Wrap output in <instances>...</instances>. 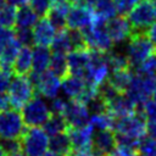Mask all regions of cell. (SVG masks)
I'll list each match as a JSON object with an SVG mask.
<instances>
[{"mask_svg":"<svg viewBox=\"0 0 156 156\" xmlns=\"http://www.w3.org/2000/svg\"><path fill=\"white\" fill-rule=\"evenodd\" d=\"M15 37L21 44V46H32L33 45V34L32 28H16Z\"/></svg>","mask_w":156,"mask_h":156,"instance_id":"ab89813d","label":"cell"},{"mask_svg":"<svg viewBox=\"0 0 156 156\" xmlns=\"http://www.w3.org/2000/svg\"><path fill=\"white\" fill-rule=\"evenodd\" d=\"M51 51L52 52H62V54H68L72 49V44H71V39H69V34H68V29L65 28V29H61L58 30L51 44Z\"/></svg>","mask_w":156,"mask_h":156,"instance_id":"f1b7e54d","label":"cell"},{"mask_svg":"<svg viewBox=\"0 0 156 156\" xmlns=\"http://www.w3.org/2000/svg\"><path fill=\"white\" fill-rule=\"evenodd\" d=\"M85 105H87V107H88L90 115L100 113V112L107 111V104L105 102V100H104L99 94H96L94 98H91Z\"/></svg>","mask_w":156,"mask_h":156,"instance_id":"74e56055","label":"cell"},{"mask_svg":"<svg viewBox=\"0 0 156 156\" xmlns=\"http://www.w3.org/2000/svg\"><path fill=\"white\" fill-rule=\"evenodd\" d=\"M133 78V73L130 68L122 69H112L111 74L107 77V82L119 93H124Z\"/></svg>","mask_w":156,"mask_h":156,"instance_id":"d4e9b609","label":"cell"},{"mask_svg":"<svg viewBox=\"0 0 156 156\" xmlns=\"http://www.w3.org/2000/svg\"><path fill=\"white\" fill-rule=\"evenodd\" d=\"M49 68L60 78H63L68 74V66H67V54L62 52H52L50 57Z\"/></svg>","mask_w":156,"mask_h":156,"instance_id":"f546056e","label":"cell"},{"mask_svg":"<svg viewBox=\"0 0 156 156\" xmlns=\"http://www.w3.org/2000/svg\"><path fill=\"white\" fill-rule=\"evenodd\" d=\"M4 4H5V0H0V7H1Z\"/></svg>","mask_w":156,"mask_h":156,"instance_id":"91938a15","label":"cell"},{"mask_svg":"<svg viewBox=\"0 0 156 156\" xmlns=\"http://www.w3.org/2000/svg\"><path fill=\"white\" fill-rule=\"evenodd\" d=\"M146 34H147L149 39L151 40L152 45H154V46H155V49H156V22H154V23L150 26V28L147 29Z\"/></svg>","mask_w":156,"mask_h":156,"instance_id":"c3c4849f","label":"cell"},{"mask_svg":"<svg viewBox=\"0 0 156 156\" xmlns=\"http://www.w3.org/2000/svg\"><path fill=\"white\" fill-rule=\"evenodd\" d=\"M34 88L35 93H38L39 95L46 99H52L61 91V78L54 72L46 69L39 74Z\"/></svg>","mask_w":156,"mask_h":156,"instance_id":"5bb4252c","label":"cell"},{"mask_svg":"<svg viewBox=\"0 0 156 156\" xmlns=\"http://www.w3.org/2000/svg\"><path fill=\"white\" fill-rule=\"evenodd\" d=\"M26 124L17 108L0 111V139H20Z\"/></svg>","mask_w":156,"mask_h":156,"instance_id":"9c48e42d","label":"cell"},{"mask_svg":"<svg viewBox=\"0 0 156 156\" xmlns=\"http://www.w3.org/2000/svg\"><path fill=\"white\" fill-rule=\"evenodd\" d=\"M105 24L93 23L91 27L82 30L87 48L93 50H99L102 52H107L112 49L113 41L111 40Z\"/></svg>","mask_w":156,"mask_h":156,"instance_id":"8fae6325","label":"cell"},{"mask_svg":"<svg viewBox=\"0 0 156 156\" xmlns=\"http://www.w3.org/2000/svg\"><path fill=\"white\" fill-rule=\"evenodd\" d=\"M32 34H33V45L50 46L56 34V29L51 24V22L48 20V17L43 16V17H39L35 24L33 26Z\"/></svg>","mask_w":156,"mask_h":156,"instance_id":"ac0fdd59","label":"cell"},{"mask_svg":"<svg viewBox=\"0 0 156 156\" xmlns=\"http://www.w3.org/2000/svg\"><path fill=\"white\" fill-rule=\"evenodd\" d=\"M88 151H78V150H71L66 156H87Z\"/></svg>","mask_w":156,"mask_h":156,"instance_id":"f907efd6","label":"cell"},{"mask_svg":"<svg viewBox=\"0 0 156 156\" xmlns=\"http://www.w3.org/2000/svg\"><path fill=\"white\" fill-rule=\"evenodd\" d=\"M41 156H63V155H61V154H57V152H54V151H50V150H48L45 154H43Z\"/></svg>","mask_w":156,"mask_h":156,"instance_id":"f5cc1de1","label":"cell"},{"mask_svg":"<svg viewBox=\"0 0 156 156\" xmlns=\"http://www.w3.org/2000/svg\"><path fill=\"white\" fill-rule=\"evenodd\" d=\"M38 18L39 16L32 10V7L28 4H26L16 10L15 26L16 28H32L38 21Z\"/></svg>","mask_w":156,"mask_h":156,"instance_id":"484cf974","label":"cell"},{"mask_svg":"<svg viewBox=\"0 0 156 156\" xmlns=\"http://www.w3.org/2000/svg\"><path fill=\"white\" fill-rule=\"evenodd\" d=\"M12 71L16 74H28L32 71V48L21 46L12 63Z\"/></svg>","mask_w":156,"mask_h":156,"instance_id":"603a6c76","label":"cell"},{"mask_svg":"<svg viewBox=\"0 0 156 156\" xmlns=\"http://www.w3.org/2000/svg\"><path fill=\"white\" fill-rule=\"evenodd\" d=\"M28 2H29V6L32 7V10L39 17H43V16H46V13L49 12L52 0H29Z\"/></svg>","mask_w":156,"mask_h":156,"instance_id":"f35d334b","label":"cell"},{"mask_svg":"<svg viewBox=\"0 0 156 156\" xmlns=\"http://www.w3.org/2000/svg\"><path fill=\"white\" fill-rule=\"evenodd\" d=\"M110 73V65L106 52L90 49V60L84 74L87 83L98 88L99 84L105 82Z\"/></svg>","mask_w":156,"mask_h":156,"instance_id":"52a82bcc","label":"cell"},{"mask_svg":"<svg viewBox=\"0 0 156 156\" xmlns=\"http://www.w3.org/2000/svg\"><path fill=\"white\" fill-rule=\"evenodd\" d=\"M94 10V22L106 23L110 18L116 16L117 11L113 4V0H96L93 5Z\"/></svg>","mask_w":156,"mask_h":156,"instance_id":"cb8c5ba5","label":"cell"},{"mask_svg":"<svg viewBox=\"0 0 156 156\" xmlns=\"http://www.w3.org/2000/svg\"><path fill=\"white\" fill-rule=\"evenodd\" d=\"M0 156H5V154H4V151H2L1 147H0Z\"/></svg>","mask_w":156,"mask_h":156,"instance_id":"6f0895ef","label":"cell"},{"mask_svg":"<svg viewBox=\"0 0 156 156\" xmlns=\"http://www.w3.org/2000/svg\"><path fill=\"white\" fill-rule=\"evenodd\" d=\"M107 61L110 65V69H122V68H129L128 57L126 55V51L121 50H110L106 52Z\"/></svg>","mask_w":156,"mask_h":156,"instance_id":"1f68e13d","label":"cell"},{"mask_svg":"<svg viewBox=\"0 0 156 156\" xmlns=\"http://www.w3.org/2000/svg\"><path fill=\"white\" fill-rule=\"evenodd\" d=\"M67 1H68V2H69V4H72V5H73V4H76V2H77V0H67Z\"/></svg>","mask_w":156,"mask_h":156,"instance_id":"9f6ffc18","label":"cell"},{"mask_svg":"<svg viewBox=\"0 0 156 156\" xmlns=\"http://www.w3.org/2000/svg\"><path fill=\"white\" fill-rule=\"evenodd\" d=\"M105 27L111 40L116 44H121L128 40V38L132 34V27L129 24V21L123 15L113 16L106 22Z\"/></svg>","mask_w":156,"mask_h":156,"instance_id":"9a60e30c","label":"cell"},{"mask_svg":"<svg viewBox=\"0 0 156 156\" xmlns=\"http://www.w3.org/2000/svg\"><path fill=\"white\" fill-rule=\"evenodd\" d=\"M128 21L132 27V33H146L156 21L152 0H139L128 12Z\"/></svg>","mask_w":156,"mask_h":156,"instance_id":"277c9868","label":"cell"},{"mask_svg":"<svg viewBox=\"0 0 156 156\" xmlns=\"http://www.w3.org/2000/svg\"><path fill=\"white\" fill-rule=\"evenodd\" d=\"M113 132L140 140L146 135V119L140 112L135 111L124 117L116 118Z\"/></svg>","mask_w":156,"mask_h":156,"instance_id":"ba28073f","label":"cell"},{"mask_svg":"<svg viewBox=\"0 0 156 156\" xmlns=\"http://www.w3.org/2000/svg\"><path fill=\"white\" fill-rule=\"evenodd\" d=\"M139 2V0H113L115 7L117 13L119 15H128V12Z\"/></svg>","mask_w":156,"mask_h":156,"instance_id":"60d3db41","label":"cell"},{"mask_svg":"<svg viewBox=\"0 0 156 156\" xmlns=\"http://www.w3.org/2000/svg\"><path fill=\"white\" fill-rule=\"evenodd\" d=\"M49 150L61 154L66 156L72 150V145L68 138L67 132H62L58 134H55L52 136H49Z\"/></svg>","mask_w":156,"mask_h":156,"instance_id":"4316f807","label":"cell"},{"mask_svg":"<svg viewBox=\"0 0 156 156\" xmlns=\"http://www.w3.org/2000/svg\"><path fill=\"white\" fill-rule=\"evenodd\" d=\"M136 73L156 78V49L135 68Z\"/></svg>","mask_w":156,"mask_h":156,"instance_id":"836d02e7","label":"cell"},{"mask_svg":"<svg viewBox=\"0 0 156 156\" xmlns=\"http://www.w3.org/2000/svg\"><path fill=\"white\" fill-rule=\"evenodd\" d=\"M68 34H69V39H71V44H72V49L87 48V46H85V41H84V37H83L82 30H79V29H69V28H68Z\"/></svg>","mask_w":156,"mask_h":156,"instance_id":"b9f144b4","label":"cell"},{"mask_svg":"<svg viewBox=\"0 0 156 156\" xmlns=\"http://www.w3.org/2000/svg\"><path fill=\"white\" fill-rule=\"evenodd\" d=\"M90 60V49L80 48L73 49L67 54V66L68 74H74L84 78L85 71L88 68Z\"/></svg>","mask_w":156,"mask_h":156,"instance_id":"2e32d148","label":"cell"},{"mask_svg":"<svg viewBox=\"0 0 156 156\" xmlns=\"http://www.w3.org/2000/svg\"><path fill=\"white\" fill-rule=\"evenodd\" d=\"M107 111L115 118H121L135 112V105L129 100V98L124 93H122L118 94L110 102H107Z\"/></svg>","mask_w":156,"mask_h":156,"instance_id":"44dd1931","label":"cell"},{"mask_svg":"<svg viewBox=\"0 0 156 156\" xmlns=\"http://www.w3.org/2000/svg\"><path fill=\"white\" fill-rule=\"evenodd\" d=\"M24 156H41L49 150V135L40 127H28L20 138Z\"/></svg>","mask_w":156,"mask_h":156,"instance_id":"6da1fadb","label":"cell"},{"mask_svg":"<svg viewBox=\"0 0 156 156\" xmlns=\"http://www.w3.org/2000/svg\"><path fill=\"white\" fill-rule=\"evenodd\" d=\"M146 135L156 140V117L146 119Z\"/></svg>","mask_w":156,"mask_h":156,"instance_id":"bcb514c9","label":"cell"},{"mask_svg":"<svg viewBox=\"0 0 156 156\" xmlns=\"http://www.w3.org/2000/svg\"><path fill=\"white\" fill-rule=\"evenodd\" d=\"M21 108V115L27 127H41L51 115L48 102L38 93H35Z\"/></svg>","mask_w":156,"mask_h":156,"instance_id":"3957f363","label":"cell"},{"mask_svg":"<svg viewBox=\"0 0 156 156\" xmlns=\"http://www.w3.org/2000/svg\"><path fill=\"white\" fill-rule=\"evenodd\" d=\"M94 23V12L91 7L82 5L79 2L73 4L66 17V27L69 29L84 30L91 27Z\"/></svg>","mask_w":156,"mask_h":156,"instance_id":"4fadbf2b","label":"cell"},{"mask_svg":"<svg viewBox=\"0 0 156 156\" xmlns=\"http://www.w3.org/2000/svg\"><path fill=\"white\" fill-rule=\"evenodd\" d=\"M87 87V82L83 77L67 74L61 80V91L66 99H79Z\"/></svg>","mask_w":156,"mask_h":156,"instance_id":"ffe728a7","label":"cell"},{"mask_svg":"<svg viewBox=\"0 0 156 156\" xmlns=\"http://www.w3.org/2000/svg\"><path fill=\"white\" fill-rule=\"evenodd\" d=\"M136 151L144 156H156V140L145 135L140 139Z\"/></svg>","mask_w":156,"mask_h":156,"instance_id":"e575fe53","label":"cell"},{"mask_svg":"<svg viewBox=\"0 0 156 156\" xmlns=\"http://www.w3.org/2000/svg\"><path fill=\"white\" fill-rule=\"evenodd\" d=\"M155 89H156L155 77L136 73L135 76H133L124 94L129 98V100L135 105V108H136V106L143 104L145 100H147L152 95Z\"/></svg>","mask_w":156,"mask_h":156,"instance_id":"8992f818","label":"cell"},{"mask_svg":"<svg viewBox=\"0 0 156 156\" xmlns=\"http://www.w3.org/2000/svg\"><path fill=\"white\" fill-rule=\"evenodd\" d=\"M138 156H139V155H138ZM140 156H144V155H140Z\"/></svg>","mask_w":156,"mask_h":156,"instance_id":"94428289","label":"cell"},{"mask_svg":"<svg viewBox=\"0 0 156 156\" xmlns=\"http://www.w3.org/2000/svg\"><path fill=\"white\" fill-rule=\"evenodd\" d=\"M67 128H68L67 123H66L65 118L62 117V115H60V113H51L50 117L43 124V129L49 136L66 132Z\"/></svg>","mask_w":156,"mask_h":156,"instance_id":"83f0119b","label":"cell"},{"mask_svg":"<svg viewBox=\"0 0 156 156\" xmlns=\"http://www.w3.org/2000/svg\"><path fill=\"white\" fill-rule=\"evenodd\" d=\"M21 48L12 28L0 27V66L12 69L13 60Z\"/></svg>","mask_w":156,"mask_h":156,"instance_id":"30bf717a","label":"cell"},{"mask_svg":"<svg viewBox=\"0 0 156 156\" xmlns=\"http://www.w3.org/2000/svg\"><path fill=\"white\" fill-rule=\"evenodd\" d=\"M117 146L116 135L112 129H96L91 135V149L108 156Z\"/></svg>","mask_w":156,"mask_h":156,"instance_id":"d6986e66","label":"cell"},{"mask_svg":"<svg viewBox=\"0 0 156 156\" xmlns=\"http://www.w3.org/2000/svg\"><path fill=\"white\" fill-rule=\"evenodd\" d=\"M68 99L66 98H62V96H55L52 99H50V104L49 105V108H50V112L51 113H62L65 106H66V102H67Z\"/></svg>","mask_w":156,"mask_h":156,"instance_id":"ee69618b","label":"cell"},{"mask_svg":"<svg viewBox=\"0 0 156 156\" xmlns=\"http://www.w3.org/2000/svg\"><path fill=\"white\" fill-rule=\"evenodd\" d=\"M13 156H24L22 152H18V154H16V155H13Z\"/></svg>","mask_w":156,"mask_h":156,"instance_id":"680465c9","label":"cell"},{"mask_svg":"<svg viewBox=\"0 0 156 156\" xmlns=\"http://www.w3.org/2000/svg\"><path fill=\"white\" fill-rule=\"evenodd\" d=\"M77 2L85 5V6H89V7H93V5L96 2V0H77Z\"/></svg>","mask_w":156,"mask_h":156,"instance_id":"816d5d0a","label":"cell"},{"mask_svg":"<svg viewBox=\"0 0 156 156\" xmlns=\"http://www.w3.org/2000/svg\"><path fill=\"white\" fill-rule=\"evenodd\" d=\"M7 4H10V5H12V6H15V7H20V6H22V5H26V4H28V1L29 0H5Z\"/></svg>","mask_w":156,"mask_h":156,"instance_id":"681fc988","label":"cell"},{"mask_svg":"<svg viewBox=\"0 0 156 156\" xmlns=\"http://www.w3.org/2000/svg\"><path fill=\"white\" fill-rule=\"evenodd\" d=\"M11 107V102H10V98L7 95V93H0V111L7 110Z\"/></svg>","mask_w":156,"mask_h":156,"instance_id":"7dc6e473","label":"cell"},{"mask_svg":"<svg viewBox=\"0 0 156 156\" xmlns=\"http://www.w3.org/2000/svg\"><path fill=\"white\" fill-rule=\"evenodd\" d=\"M0 147L5 156H13L21 152V141L20 139H0Z\"/></svg>","mask_w":156,"mask_h":156,"instance_id":"d590c367","label":"cell"},{"mask_svg":"<svg viewBox=\"0 0 156 156\" xmlns=\"http://www.w3.org/2000/svg\"><path fill=\"white\" fill-rule=\"evenodd\" d=\"M16 7L10 4H4L0 7V27L12 28L15 26L16 18Z\"/></svg>","mask_w":156,"mask_h":156,"instance_id":"d6a6232c","label":"cell"},{"mask_svg":"<svg viewBox=\"0 0 156 156\" xmlns=\"http://www.w3.org/2000/svg\"><path fill=\"white\" fill-rule=\"evenodd\" d=\"M12 73H13L12 69L0 66V93L7 91L11 79H12Z\"/></svg>","mask_w":156,"mask_h":156,"instance_id":"7bdbcfd3","label":"cell"},{"mask_svg":"<svg viewBox=\"0 0 156 156\" xmlns=\"http://www.w3.org/2000/svg\"><path fill=\"white\" fill-rule=\"evenodd\" d=\"M6 93L10 98L11 107L18 110L33 98L35 94V88L27 74H17L12 77Z\"/></svg>","mask_w":156,"mask_h":156,"instance_id":"5b68a950","label":"cell"},{"mask_svg":"<svg viewBox=\"0 0 156 156\" xmlns=\"http://www.w3.org/2000/svg\"><path fill=\"white\" fill-rule=\"evenodd\" d=\"M67 134L72 145V150L89 151L91 149V135L94 128L88 123L77 128H67Z\"/></svg>","mask_w":156,"mask_h":156,"instance_id":"e0dca14e","label":"cell"},{"mask_svg":"<svg viewBox=\"0 0 156 156\" xmlns=\"http://www.w3.org/2000/svg\"><path fill=\"white\" fill-rule=\"evenodd\" d=\"M51 57V50L49 46H34L32 49V71L35 73H43L49 68Z\"/></svg>","mask_w":156,"mask_h":156,"instance_id":"7402d4cb","label":"cell"},{"mask_svg":"<svg viewBox=\"0 0 156 156\" xmlns=\"http://www.w3.org/2000/svg\"><path fill=\"white\" fill-rule=\"evenodd\" d=\"M108 156H138V151L135 149H130L127 146L117 145L115 150Z\"/></svg>","mask_w":156,"mask_h":156,"instance_id":"f6af8a7d","label":"cell"},{"mask_svg":"<svg viewBox=\"0 0 156 156\" xmlns=\"http://www.w3.org/2000/svg\"><path fill=\"white\" fill-rule=\"evenodd\" d=\"M155 46L146 33H132L128 38L126 55L128 57L129 68L135 69L152 51Z\"/></svg>","mask_w":156,"mask_h":156,"instance_id":"7a4b0ae2","label":"cell"},{"mask_svg":"<svg viewBox=\"0 0 156 156\" xmlns=\"http://www.w3.org/2000/svg\"><path fill=\"white\" fill-rule=\"evenodd\" d=\"M61 115L65 118L68 128L85 126L90 118V112L87 105L77 99H68Z\"/></svg>","mask_w":156,"mask_h":156,"instance_id":"7c38bea8","label":"cell"},{"mask_svg":"<svg viewBox=\"0 0 156 156\" xmlns=\"http://www.w3.org/2000/svg\"><path fill=\"white\" fill-rule=\"evenodd\" d=\"M152 98H154L152 100L156 102V89H155V90H154V93H152Z\"/></svg>","mask_w":156,"mask_h":156,"instance_id":"11a10c76","label":"cell"},{"mask_svg":"<svg viewBox=\"0 0 156 156\" xmlns=\"http://www.w3.org/2000/svg\"><path fill=\"white\" fill-rule=\"evenodd\" d=\"M115 121L116 118L108 111H104L100 113L90 115L88 123L94 128V130L95 129H112L113 130Z\"/></svg>","mask_w":156,"mask_h":156,"instance_id":"4dcf8cb0","label":"cell"},{"mask_svg":"<svg viewBox=\"0 0 156 156\" xmlns=\"http://www.w3.org/2000/svg\"><path fill=\"white\" fill-rule=\"evenodd\" d=\"M98 94L105 100V102L107 104V102H110L112 99H115L118 94H122V93H119L118 90H116L108 82H107V79L105 80V82H102L101 84H99L98 85Z\"/></svg>","mask_w":156,"mask_h":156,"instance_id":"8d00e7d4","label":"cell"},{"mask_svg":"<svg viewBox=\"0 0 156 156\" xmlns=\"http://www.w3.org/2000/svg\"><path fill=\"white\" fill-rule=\"evenodd\" d=\"M152 5H154V12H155V18H156V0L152 2Z\"/></svg>","mask_w":156,"mask_h":156,"instance_id":"db71d44e","label":"cell"}]
</instances>
